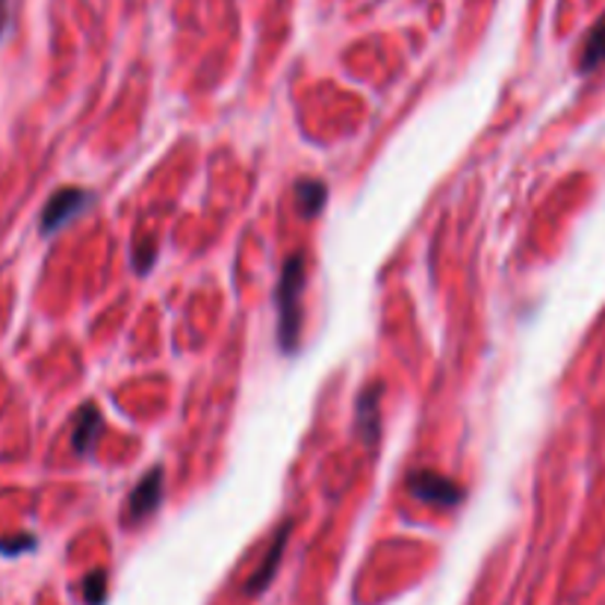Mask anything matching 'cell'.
I'll return each instance as SVG.
<instances>
[{
  "instance_id": "1",
  "label": "cell",
  "mask_w": 605,
  "mask_h": 605,
  "mask_svg": "<svg viewBox=\"0 0 605 605\" xmlns=\"http://www.w3.org/2000/svg\"><path fill=\"white\" fill-rule=\"evenodd\" d=\"M301 289H305V258L293 254L284 263L278 284V343L284 352H296L301 334Z\"/></svg>"
},
{
  "instance_id": "2",
  "label": "cell",
  "mask_w": 605,
  "mask_h": 605,
  "mask_svg": "<svg viewBox=\"0 0 605 605\" xmlns=\"http://www.w3.org/2000/svg\"><path fill=\"white\" fill-rule=\"evenodd\" d=\"M90 204V192L83 189H60L57 195H50V201L45 204V213H41V234H57L62 225H69L71 218L80 216Z\"/></svg>"
},
{
  "instance_id": "3",
  "label": "cell",
  "mask_w": 605,
  "mask_h": 605,
  "mask_svg": "<svg viewBox=\"0 0 605 605\" xmlns=\"http://www.w3.org/2000/svg\"><path fill=\"white\" fill-rule=\"evenodd\" d=\"M407 487H411L414 497H419L423 502H431V506H458L461 497H464V490L455 482L437 476V473H428V470L407 478Z\"/></svg>"
},
{
  "instance_id": "4",
  "label": "cell",
  "mask_w": 605,
  "mask_h": 605,
  "mask_svg": "<svg viewBox=\"0 0 605 605\" xmlns=\"http://www.w3.org/2000/svg\"><path fill=\"white\" fill-rule=\"evenodd\" d=\"M163 502V470H151L149 476L142 478L140 485L133 487V494L128 499V523H142L149 520Z\"/></svg>"
},
{
  "instance_id": "5",
  "label": "cell",
  "mask_w": 605,
  "mask_h": 605,
  "mask_svg": "<svg viewBox=\"0 0 605 605\" xmlns=\"http://www.w3.org/2000/svg\"><path fill=\"white\" fill-rule=\"evenodd\" d=\"M287 537H289V523H284V529H281L278 535H275L272 546L266 549V556H263V561L258 565L254 576L249 579V585H246L249 594H260V591H263V588L272 582V576L278 573L281 558H284V549H287Z\"/></svg>"
},
{
  "instance_id": "6",
  "label": "cell",
  "mask_w": 605,
  "mask_h": 605,
  "mask_svg": "<svg viewBox=\"0 0 605 605\" xmlns=\"http://www.w3.org/2000/svg\"><path fill=\"white\" fill-rule=\"evenodd\" d=\"M100 431V414L95 405H86L78 411V419H74V435H71V443H74V452L78 455H90V449L95 447Z\"/></svg>"
},
{
  "instance_id": "7",
  "label": "cell",
  "mask_w": 605,
  "mask_h": 605,
  "mask_svg": "<svg viewBox=\"0 0 605 605\" xmlns=\"http://www.w3.org/2000/svg\"><path fill=\"white\" fill-rule=\"evenodd\" d=\"M357 428L367 443L378 440V388H367L357 399Z\"/></svg>"
},
{
  "instance_id": "8",
  "label": "cell",
  "mask_w": 605,
  "mask_h": 605,
  "mask_svg": "<svg viewBox=\"0 0 605 605\" xmlns=\"http://www.w3.org/2000/svg\"><path fill=\"white\" fill-rule=\"evenodd\" d=\"M605 62V15L596 21L591 33L585 36V45H582V60H579V69L594 71Z\"/></svg>"
},
{
  "instance_id": "9",
  "label": "cell",
  "mask_w": 605,
  "mask_h": 605,
  "mask_svg": "<svg viewBox=\"0 0 605 605\" xmlns=\"http://www.w3.org/2000/svg\"><path fill=\"white\" fill-rule=\"evenodd\" d=\"M328 199V189L319 180H298L296 187V204L305 216H317L322 204Z\"/></svg>"
},
{
  "instance_id": "10",
  "label": "cell",
  "mask_w": 605,
  "mask_h": 605,
  "mask_svg": "<svg viewBox=\"0 0 605 605\" xmlns=\"http://www.w3.org/2000/svg\"><path fill=\"white\" fill-rule=\"evenodd\" d=\"M83 591H86V603L100 605V603H104V591H107V576L100 573V570H98V573H92L90 579H86Z\"/></svg>"
},
{
  "instance_id": "11",
  "label": "cell",
  "mask_w": 605,
  "mask_h": 605,
  "mask_svg": "<svg viewBox=\"0 0 605 605\" xmlns=\"http://www.w3.org/2000/svg\"><path fill=\"white\" fill-rule=\"evenodd\" d=\"M154 254H157V239L145 237L142 242H137V269L140 272H149L151 263H154Z\"/></svg>"
},
{
  "instance_id": "12",
  "label": "cell",
  "mask_w": 605,
  "mask_h": 605,
  "mask_svg": "<svg viewBox=\"0 0 605 605\" xmlns=\"http://www.w3.org/2000/svg\"><path fill=\"white\" fill-rule=\"evenodd\" d=\"M10 0H0V36L7 33V19H10V10H7Z\"/></svg>"
}]
</instances>
